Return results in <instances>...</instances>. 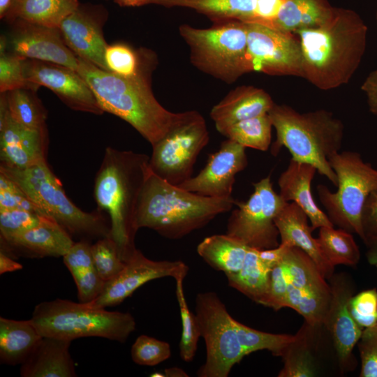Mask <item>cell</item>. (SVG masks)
I'll return each instance as SVG.
<instances>
[{
  "label": "cell",
  "mask_w": 377,
  "mask_h": 377,
  "mask_svg": "<svg viewBox=\"0 0 377 377\" xmlns=\"http://www.w3.org/2000/svg\"><path fill=\"white\" fill-rule=\"evenodd\" d=\"M23 266L15 261L6 253L0 251V274L20 270Z\"/></svg>",
  "instance_id": "52"
},
{
  "label": "cell",
  "mask_w": 377,
  "mask_h": 377,
  "mask_svg": "<svg viewBox=\"0 0 377 377\" xmlns=\"http://www.w3.org/2000/svg\"><path fill=\"white\" fill-rule=\"evenodd\" d=\"M329 161L337 177V190L332 192L327 186L318 184L319 200L334 226L364 240L362 209L369 195L377 190V169L353 151H339Z\"/></svg>",
  "instance_id": "9"
},
{
  "label": "cell",
  "mask_w": 377,
  "mask_h": 377,
  "mask_svg": "<svg viewBox=\"0 0 377 377\" xmlns=\"http://www.w3.org/2000/svg\"><path fill=\"white\" fill-rule=\"evenodd\" d=\"M247 165L246 148L226 139L216 152L209 155L205 166L197 175L178 186L206 197H231L235 176Z\"/></svg>",
  "instance_id": "19"
},
{
  "label": "cell",
  "mask_w": 377,
  "mask_h": 377,
  "mask_svg": "<svg viewBox=\"0 0 377 377\" xmlns=\"http://www.w3.org/2000/svg\"><path fill=\"white\" fill-rule=\"evenodd\" d=\"M163 377H187L188 375L182 369L172 367L165 369L162 373Z\"/></svg>",
  "instance_id": "55"
},
{
  "label": "cell",
  "mask_w": 377,
  "mask_h": 377,
  "mask_svg": "<svg viewBox=\"0 0 377 377\" xmlns=\"http://www.w3.org/2000/svg\"><path fill=\"white\" fill-rule=\"evenodd\" d=\"M31 319L43 337L71 341L96 337L124 343L136 327L130 313L59 298L37 304Z\"/></svg>",
  "instance_id": "7"
},
{
  "label": "cell",
  "mask_w": 377,
  "mask_h": 377,
  "mask_svg": "<svg viewBox=\"0 0 377 377\" xmlns=\"http://www.w3.org/2000/svg\"><path fill=\"white\" fill-rule=\"evenodd\" d=\"M209 141L205 119L196 110L152 146L149 168L153 173L179 186L192 177L196 160Z\"/></svg>",
  "instance_id": "11"
},
{
  "label": "cell",
  "mask_w": 377,
  "mask_h": 377,
  "mask_svg": "<svg viewBox=\"0 0 377 377\" xmlns=\"http://www.w3.org/2000/svg\"><path fill=\"white\" fill-rule=\"evenodd\" d=\"M293 34L301 46L302 77L321 90L347 84L366 50L367 27L348 9L335 8L325 23Z\"/></svg>",
  "instance_id": "2"
},
{
  "label": "cell",
  "mask_w": 377,
  "mask_h": 377,
  "mask_svg": "<svg viewBox=\"0 0 377 377\" xmlns=\"http://www.w3.org/2000/svg\"><path fill=\"white\" fill-rule=\"evenodd\" d=\"M249 248L226 234L213 235L198 244L197 253L210 267L226 274L242 268Z\"/></svg>",
  "instance_id": "29"
},
{
  "label": "cell",
  "mask_w": 377,
  "mask_h": 377,
  "mask_svg": "<svg viewBox=\"0 0 377 377\" xmlns=\"http://www.w3.org/2000/svg\"><path fill=\"white\" fill-rule=\"evenodd\" d=\"M274 103L264 89L243 85L231 90L212 108L209 115L221 133L237 122L268 114Z\"/></svg>",
  "instance_id": "24"
},
{
  "label": "cell",
  "mask_w": 377,
  "mask_h": 377,
  "mask_svg": "<svg viewBox=\"0 0 377 377\" xmlns=\"http://www.w3.org/2000/svg\"><path fill=\"white\" fill-rule=\"evenodd\" d=\"M376 21H377V13H376Z\"/></svg>",
  "instance_id": "57"
},
{
  "label": "cell",
  "mask_w": 377,
  "mask_h": 377,
  "mask_svg": "<svg viewBox=\"0 0 377 377\" xmlns=\"http://www.w3.org/2000/svg\"><path fill=\"white\" fill-rule=\"evenodd\" d=\"M0 239L3 252L29 258L63 257L75 243L62 226L47 216L25 232Z\"/></svg>",
  "instance_id": "21"
},
{
  "label": "cell",
  "mask_w": 377,
  "mask_h": 377,
  "mask_svg": "<svg viewBox=\"0 0 377 377\" xmlns=\"http://www.w3.org/2000/svg\"><path fill=\"white\" fill-rule=\"evenodd\" d=\"M43 216L24 209H0V237L6 238L25 232L39 224Z\"/></svg>",
  "instance_id": "42"
},
{
  "label": "cell",
  "mask_w": 377,
  "mask_h": 377,
  "mask_svg": "<svg viewBox=\"0 0 377 377\" xmlns=\"http://www.w3.org/2000/svg\"><path fill=\"white\" fill-rule=\"evenodd\" d=\"M77 289V296L81 302L95 300L103 290L105 282L95 267L73 276Z\"/></svg>",
  "instance_id": "48"
},
{
  "label": "cell",
  "mask_w": 377,
  "mask_h": 377,
  "mask_svg": "<svg viewBox=\"0 0 377 377\" xmlns=\"http://www.w3.org/2000/svg\"><path fill=\"white\" fill-rule=\"evenodd\" d=\"M288 279L283 259L271 270L267 296L263 305L276 311L285 307Z\"/></svg>",
  "instance_id": "46"
},
{
  "label": "cell",
  "mask_w": 377,
  "mask_h": 377,
  "mask_svg": "<svg viewBox=\"0 0 377 377\" xmlns=\"http://www.w3.org/2000/svg\"><path fill=\"white\" fill-rule=\"evenodd\" d=\"M256 0H151V3L167 8L184 7L195 10L213 22L237 20L251 22Z\"/></svg>",
  "instance_id": "31"
},
{
  "label": "cell",
  "mask_w": 377,
  "mask_h": 377,
  "mask_svg": "<svg viewBox=\"0 0 377 377\" xmlns=\"http://www.w3.org/2000/svg\"><path fill=\"white\" fill-rule=\"evenodd\" d=\"M364 242L377 236V190L367 197L362 214Z\"/></svg>",
  "instance_id": "49"
},
{
  "label": "cell",
  "mask_w": 377,
  "mask_h": 377,
  "mask_svg": "<svg viewBox=\"0 0 377 377\" xmlns=\"http://www.w3.org/2000/svg\"><path fill=\"white\" fill-rule=\"evenodd\" d=\"M176 296L179 304L182 334L179 342V355L184 362H191L196 354L198 342L201 337L200 326L195 313L189 309L184 291V279H176Z\"/></svg>",
  "instance_id": "37"
},
{
  "label": "cell",
  "mask_w": 377,
  "mask_h": 377,
  "mask_svg": "<svg viewBox=\"0 0 377 377\" xmlns=\"http://www.w3.org/2000/svg\"><path fill=\"white\" fill-rule=\"evenodd\" d=\"M246 24L251 71L303 77L301 46L295 34L257 22Z\"/></svg>",
  "instance_id": "13"
},
{
  "label": "cell",
  "mask_w": 377,
  "mask_h": 377,
  "mask_svg": "<svg viewBox=\"0 0 377 377\" xmlns=\"http://www.w3.org/2000/svg\"><path fill=\"white\" fill-rule=\"evenodd\" d=\"M31 319L17 320L0 317V361L21 364L42 339Z\"/></svg>",
  "instance_id": "26"
},
{
  "label": "cell",
  "mask_w": 377,
  "mask_h": 377,
  "mask_svg": "<svg viewBox=\"0 0 377 377\" xmlns=\"http://www.w3.org/2000/svg\"><path fill=\"white\" fill-rule=\"evenodd\" d=\"M365 244L367 246L366 257L368 263L377 267V236L369 239Z\"/></svg>",
  "instance_id": "53"
},
{
  "label": "cell",
  "mask_w": 377,
  "mask_h": 377,
  "mask_svg": "<svg viewBox=\"0 0 377 377\" xmlns=\"http://www.w3.org/2000/svg\"><path fill=\"white\" fill-rule=\"evenodd\" d=\"M116 3L122 7H135L151 3V0H114Z\"/></svg>",
  "instance_id": "54"
},
{
  "label": "cell",
  "mask_w": 377,
  "mask_h": 377,
  "mask_svg": "<svg viewBox=\"0 0 377 377\" xmlns=\"http://www.w3.org/2000/svg\"><path fill=\"white\" fill-rule=\"evenodd\" d=\"M316 172L313 165L291 158L278 179L280 196L287 202H295L306 213L313 230L334 226L313 197L311 182Z\"/></svg>",
  "instance_id": "23"
},
{
  "label": "cell",
  "mask_w": 377,
  "mask_h": 377,
  "mask_svg": "<svg viewBox=\"0 0 377 377\" xmlns=\"http://www.w3.org/2000/svg\"><path fill=\"white\" fill-rule=\"evenodd\" d=\"M36 91L20 88L1 93L10 117L16 122L33 128H45L47 111L38 98Z\"/></svg>",
  "instance_id": "33"
},
{
  "label": "cell",
  "mask_w": 377,
  "mask_h": 377,
  "mask_svg": "<svg viewBox=\"0 0 377 377\" xmlns=\"http://www.w3.org/2000/svg\"><path fill=\"white\" fill-rule=\"evenodd\" d=\"M146 54H142L138 72L131 77L103 70L80 57L77 71L102 110L128 123L152 147L182 121L188 111L172 112L157 101L150 81L154 59Z\"/></svg>",
  "instance_id": "1"
},
{
  "label": "cell",
  "mask_w": 377,
  "mask_h": 377,
  "mask_svg": "<svg viewBox=\"0 0 377 377\" xmlns=\"http://www.w3.org/2000/svg\"><path fill=\"white\" fill-rule=\"evenodd\" d=\"M320 249L334 266H355L360 261V249L352 233L334 226L319 228L317 238Z\"/></svg>",
  "instance_id": "34"
},
{
  "label": "cell",
  "mask_w": 377,
  "mask_h": 377,
  "mask_svg": "<svg viewBox=\"0 0 377 377\" xmlns=\"http://www.w3.org/2000/svg\"><path fill=\"white\" fill-rule=\"evenodd\" d=\"M107 16L102 6L80 3L58 27L65 43L77 57L105 71H108L105 60L108 45L104 39L103 26Z\"/></svg>",
  "instance_id": "17"
},
{
  "label": "cell",
  "mask_w": 377,
  "mask_h": 377,
  "mask_svg": "<svg viewBox=\"0 0 377 377\" xmlns=\"http://www.w3.org/2000/svg\"><path fill=\"white\" fill-rule=\"evenodd\" d=\"M24 69L29 82L48 88L71 109L95 114L104 112L92 90L77 71L34 59H24Z\"/></svg>",
  "instance_id": "16"
},
{
  "label": "cell",
  "mask_w": 377,
  "mask_h": 377,
  "mask_svg": "<svg viewBox=\"0 0 377 377\" xmlns=\"http://www.w3.org/2000/svg\"><path fill=\"white\" fill-rule=\"evenodd\" d=\"M276 131L271 154L276 156L286 148L292 158L313 165L333 185L338 179L330 158L341 151L344 126L326 110L300 113L286 104L274 103L268 112Z\"/></svg>",
  "instance_id": "5"
},
{
  "label": "cell",
  "mask_w": 377,
  "mask_h": 377,
  "mask_svg": "<svg viewBox=\"0 0 377 377\" xmlns=\"http://www.w3.org/2000/svg\"><path fill=\"white\" fill-rule=\"evenodd\" d=\"M24 60L6 52L0 50V92L28 88L37 91L38 86L29 82L24 75Z\"/></svg>",
  "instance_id": "41"
},
{
  "label": "cell",
  "mask_w": 377,
  "mask_h": 377,
  "mask_svg": "<svg viewBox=\"0 0 377 377\" xmlns=\"http://www.w3.org/2000/svg\"><path fill=\"white\" fill-rule=\"evenodd\" d=\"M91 249L94 267L105 283L114 278L124 268L126 263L111 237L97 239L91 244Z\"/></svg>",
  "instance_id": "38"
},
{
  "label": "cell",
  "mask_w": 377,
  "mask_h": 377,
  "mask_svg": "<svg viewBox=\"0 0 377 377\" xmlns=\"http://www.w3.org/2000/svg\"><path fill=\"white\" fill-rule=\"evenodd\" d=\"M171 355L170 345L164 341L141 334L131 348L132 360L142 366H155L165 361Z\"/></svg>",
  "instance_id": "39"
},
{
  "label": "cell",
  "mask_w": 377,
  "mask_h": 377,
  "mask_svg": "<svg viewBox=\"0 0 377 377\" xmlns=\"http://www.w3.org/2000/svg\"><path fill=\"white\" fill-rule=\"evenodd\" d=\"M334 10L327 0H283L272 28L295 33L318 27L330 20Z\"/></svg>",
  "instance_id": "27"
},
{
  "label": "cell",
  "mask_w": 377,
  "mask_h": 377,
  "mask_svg": "<svg viewBox=\"0 0 377 377\" xmlns=\"http://www.w3.org/2000/svg\"><path fill=\"white\" fill-rule=\"evenodd\" d=\"M24 209L43 215L24 191L0 172V209Z\"/></svg>",
  "instance_id": "45"
},
{
  "label": "cell",
  "mask_w": 377,
  "mask_h": 377,
  "mask_svg": "<svg viewBox=\"0 0 377 377\" xmlns=\"http://www.w3.org/2000/svg\"><path fill=\"white\" fill-rule=\"evenodd\" d=\"M268 114L233 124L220 133L245 148L267 151L272 145V128Z\"/></svg>",
  "instance_id": "35"
},
{
  "label": "cell",
  "mask_w": 377,
  "mask_h": 377,
  "mask_svg": "<svg viewBox=\"0 0 377 377\" xmlns=\"http://www.w3.org/2000/svg\"><path fill=\"white\" fill-rule=\"evenodd\" d=\"M253 192L246 201H237L228 218L226 234L257 249L277 247L279 232L274 219L287 203L273 187L270 176L252 184Z\"/></svg>",
  "instance_id": "12"
},
{
  "label": "cell",
  "mask_w": 377,
  "mask_h": 377,
  "mask_svg": "<svg viewBox=\"0 0 377 377\" xmlns=\"http://www.w3.org/2000/svg\"><path fill=\"white\" fill-rule=\"evenodd\" d=\"M71 341L43 337L20 364L22 377H75L74 362L69 352Z\"/></svg>",
  "instance_id": "25"
},
{
  "label": "cell",
  "mask_w": 377,
  "mask_h": 377,
  "mask_svg": "<svg viewBox=\"0 0 377 377\" xmlns=\"http://www.w3.org/2000/svg\"><path fill=\"white\" fill-rule=\"evenodd\" d=\"M125 263L122 270L105 283L101 294L91 304L105 309L119 304L147 282L166 276L184 279L189 269L181 260H153L137 249Z\"/></svg>",
  "instance_id": "14"
},
{
  "label": "cell",
  "mask_w": 377,
  "mask_h": 377,
  "mask_svg": "<svg viewBox=\"0 0 377 377\" xmlns=\"http://www.w3.org/2000/svg\"><path fill=\"white\" fill-rule=\"evenodd\" d=\"M361 89L366 95L369 110L377 115V68L367 77Z\"/></svg>",
  "instance_id": "51"
},
{
  "label": "cell",
  "mask_w": 377,
  "mask_h": 377,
  "mask_svg": "<svg viewBox=\"0 0 377 377\" xmlns=\"http://www.w3.org/2000/svg\"><path fill=\"white\" fill-rule=\"evenodd\" d=\"M47 129L33 128L10 117L3 96L0 98V166L24 169L47 162Z\"/></svg>",
  "instance_id": "18"
},
{
  "label": "cell",
  "mask_w": 377,
  "mask_h": 377,
  "mask_svg": "<svg viewBox=\"0 0 377 377\" xmlns=\"http://www.w3.org/2000/svg\"><path fill=\"white\" fill-rule=\"evenodd\" d=\"M149 170L148 155L108 147L96 175L94 199L109 215L111 237L124 261L136 249L135 212Z\"/></svg>",
  "instance_id": "3"
},
{
  "label": "cell",
  "mask_w": 377,
  "mask_h": 377,
  "mask_svg": "<svg viewBox=\"0 0 377 377\" xmlns=\"http://www.w3.org/2000/svg\"><path fill=\"white\" fill-rule=\"evenodd\" d=\"M91 246L89 241L80 240L75 242L63 256L64 263L72 276L94 267Z\"/></svg>",
  "instance_id": "47"
},
{
  "label": "cell",
  "mask_w": 377,
  "mask_h": 377,
  "mask_svg": "<svg viewBox=\"0 0 377 377\" xmlns=\"http://www.w3.org/2000/svg\"><path fill=\"white\" fill-rule=\"evenodd\" d=\"M105 60L109 71L124 77L135 75L141 66L142 52L138 54L123 43L108 45Z\"/></svg>",
  "instance_id": "40"
},
{
  "label": "cell",
  "mask_w": 377,
  "mask_h": 377,
  "mask_svg": "<svg viewBox=\"0 0 377 377\" xmlns=\"http://www.w3.org/2000/svg\"><path fill=\"white\" fill-rule=\"evenodd\" d=\"M361 367L360 377H377V324L363 329L357 342Z\"/></svg>",
  "instance_id": "44"
},
{
  "label": "cell",
  "mask_w": 377,
  "mask_h": 377,
  "mask_svg": "<svg viewBox=\"0 0 377 377\" xmlns=\"http://www.w3.org/2000/svg\"><path fill=\"white\" fill-rule=\"evenodd\" d=\"M0 172L13 180L43 215L53 219L71 236L87 241L111 237L110 223L103 211L87 212L73 204L47 162L24 169L0 166Z\"/></svg>",
  "instance_id": "6"
},
{
  "label": "cell",
  "mask_w": 377,
  "mask_h": 377,
  "mask_svg": "<svg viewBox=\"0 0 377 377\" xmlns=\"http://www.w3.org/2000/svg\"><path fill=\"white\" fill-rule=\"evenodd\" d=\"M15 0H0V17L3 19Z\"/></svg>",
  "instance_id": "56"
},
{
  "label": "cell",
  "mask_w": 377,
  "mask_h": 377,
  "mask_svg": "<svg viewBox=\"0 0 377 377\" xmlns=\"http://www.w3.org/2000/svg\"><path fill=\"white\" fill-rule=\"evenodd\" d=\"M195 315L206 345V360L199 368V377H227L233 366L246 355L235 327L218 295L200 293L195 299Z\"/></svg>",
  "instance_id": "10"
},
{
  "label": "cell",
  "mask_w": 377,
  "mask_h": 377,
  "mask_svg": "<svg viewBox=\"0 0 377 377\" xmlns=\"http://www.w3.org/2000/svg\"><path fill=\"white\" fill-rule=\"evenodd\" d=\"M330 281L331 300L323 325L332 336L340 367L346 370L363 329L349 311L348 302L353 292L350 281L344 274H334Z\"/></svg>",
  "instance_id": "20"
},
{
  "label": "cell",
  "mask_w": 377,
  "mask_h": 377,
  "mask_svg": "<svg viewBox=\"0 0 377 377\" xmlns=\"http://www.w3.org/2000/svg\"><path fill=\"white\" fill-rule=\"evenodd\" d=\"M280 237V244L296 246L304 251L315 263L322 275L330 279L334 267L322 252L306 213L295 202H287L274 219Z\"/></svg>",
  "instance_id": "22"
},
{
  "label": "cell",
  "mask_w": 377,
  "mask_h": 377,
  "mask_svg": "<svg viewBox=\"0 0 377 377\" xmlns=\"http://www.w3.org/2000/svg\"><path fill=\"white\" fill-rule=\"evenodd\" d=\"M283 2V0H256L253 19L251 22H257L272 27Z\"/></svg>",
  "instance_id": "50"
},
{
  "label": "cell",
  "mask_w": 377,
  "mask_h": 377,
  "mask_svg": "<svg viewBox=\"0 0 377 377\" xmlns=\"http://www.w3.org/2000/svg\"><path fill=\"white\" fill-rule=\"evenodd\" d=\"M235 323L239 342L246 355L267 350L275 356L281 357L286 347L295 339V335L259 331L236 320Z\"/></svg>",
  "instance_id": "36"
},
{
  "label": "cell",
  "mask_w": 377,
  "mask_h": 377,
  "mask_svg": "<svg viewBox=\"0 0 377 377\" xmlns=\"http://www.w3.org/2000/svg\"><path fill=\"white\" fill-rule=\"evenodd\" d=\"M272 269L260 258L259 249L250 247L242 268L235 273L226 274V276L230 287L263 304Z\"/></svg>",
  "instance_id": "30"
},
{
  "label": "cell",
  "mask_w": 377,
  "mask_h": 377,
  "mask_svg": "<svg viewBox=\"0 0 377 377\" xmlns=\"http://www.w3.org/2000/svg\"><path fill=\"white\" fill-rule=\"evenodd\" d=\"M349 311L362 328L377 324V290L368 289L353 295L348 302Z\"/></svg>",
  "instance_id": "43"
},
{
  "label": "cell",
  "mask_w": 377,
  "mask_h": 377,
  "mask_svg": "<svg viewBox=\"0 0 377 377\" xmlns=\"http://www.w3.org/2000/svg\"><path fill=\"white\" fill-rule=\"evenodd\" d=\"M179 31L190 48L191 63L200 71L229 84L251 72L246 22H216L207 29L182 24Z\"/></svg>",
  "instance_id": "8"
},
{
  "label": "cell",
  "mask_w": 377,
  "mask_h": 377,
  "mask_svg": "<svg viewBox=\"0 0 377 377\" xmlns=\"http://www.w3.org/2000/svg\"><path fill=\"white\" fill-rule=\"evenodd\" d=\"M79 4L78 0H15L3 19L10 24L20 20L58 28Z\"/></svg>",
  "instance_id": "28"
},
{
  "label": "cell",
  "mask_w": 377,
  "mask_h": 377,
  "mask_svg": "<svg viewBox=\"0 0 377 377\" xmlns=\"http://www.w3.org/2000/svg\"><path fill=\"white\" fill-rule=\"evenodd\" d=\"M305 323L295 334L294 340L283 351L281 357L283 367L278 374L279 377H312L316 374L314 357L311 346L313 330Z\"/></svg>",
  "instance_id": "32"
},
{
  "label": "cell",
  "mask_w": 377,
  "mask_h": 377,
  "mask_svg": "<svg viewBox=\"0 0 377 377\" xmlns=\"http://www.w3.org/2000/svg\"><path fill=\"white\" fill-rule=\"evenodd\" d=\"M237 200L212 198L186 191L163 180L150 169L141 191L134 226L151 229L170 239H179L230 211Z\"/></svg>",
  "instance_id": "4"
},
{
  "label": "cell",
  "mask_w": 377,
  "mask_h": 377,
  "mask_svg": "<svg viewBox=\"0 0 377 377\" xmlns=\"http://www.w3.org/2000/svg\"><path fill=\"white\" fill-rule=\"evenodd\" d=\"M6 37V52L22 59L61 65L77 71V57L65 43L57 27L16 20Z\"/></svg>",
  "instance_id": "15"
}]
</instances>
